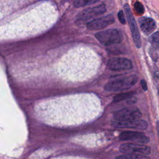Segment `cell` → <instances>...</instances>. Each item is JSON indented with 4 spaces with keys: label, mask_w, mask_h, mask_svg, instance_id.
<instances>
[{
    "label": "cell",
    "mask_w": 159,
    "mask_h": 159,
    "mask_svg": "<svg viewBox=\"0 0 159 159\" xmlns=\"http://www.w3.org/2000/svg\"><path fill=\"white\" fill-rule=\"evenodd\" d=\"M101 110L99 98L90 93L52 98L35 107L37 115L42 120L58 125L85 123L98 117Z\"/></svg>",
    "instance_id": "1"
},
{
    "label": "cell",
    "mask_w": 159,
    "mask_h": 159,
    "mask_svg": "<svg viewBox=\"0 0 159 159\" xmlns=\"http://www.w3.org/2000/svg\"><path fill=\"white\" fill-rule=\"evenodd\" d=\"M54 4L44 2L27 11L2 25L1 37L12 39L45 30L55 22L57 12Z\"/></svg>",
    "instance_id": "2"
},
{
    "label": "cell",
    "mask_w": 159,
    "mask_h": 159,
    "mask_svg": "<svg viewBox=\"0 0 159 159\" xmlns=\"http://www.w3.org/2000/svg\"><path fill=\"white\" fill-rule=\"evenodd\" d=\"M98 54L87 47L71 49L59 61L58 71L66 80L81 81L95 75L100 67Z\"/></svg>",
    "instance_id": "3"
},
{
    "label": "cell",
    "mask_w": 159,
    "mask_h": 159,
    "mask_svg": "<svg viewBox=\"0 0 159 159\" xmlns=\"http://www.w3.org/2000/svg\"><path fill=\"white\" fill-rule=\"evenodd\" d=\"M137 81V77L131 75L119 77L109 81L104 86V89L109 92H118L132 88Z\"/></svg>",
    "instance_id": "4"
},
{
    "label": "cell",
    "mask_w": 159,
    "mask_h": 159,
    "mask_svg": "<svg viewBox=\"0 0 159 159\" xmlns=\"http://www.w3.org/2000/svg\"><path fill=\"white\" fill-rule=\"evenodd\" d=\"M98 40L104 46H109L119 43L121 41V35L120 32L114 29H107L95 34Z\"/></svg>",
    "instance_id": "5"
},
{
    "label": "cell",
    "mask_w": 159,
    "mask_h": 159,
    "mask_svg": "<svg viewBox=\"0 0 159 159\" xmlns=\"http://www.w3.org/2000/svg\"><path fill=\"white\" fill-rule=\"evenodd\" d=\"M114 120L124 121L138 119L142 116L140 110L135 107H128L121 109L114 113Z\"/></svg>",
    "instance_id": "6"
},
{
    "label": "cell",
    "mask_w": 159,
    "mask_h": 159,
    "mask_svg": "<svg viewBox=\"0 0 159 159\" xmlns=\"http://www.w3.org/2000/svg\"><path fill=\"white\" fill-rule=\"evenodd\" d=\"M120 151L125 154L147 155L150 153V148L140 143H125L120 145Z\"/></svg>",
    "instance_id": "7"
},
{
    "label": "cell",
    "mask_w": 159,
    "mask_h": 159,
    "mask_svg": "<svg viewBox=\"0 0 159 159\" xmlns=\"http://www.w3.org/2000/svg\"><path fill=\"white\" fill-rule=\"evenodd\" d=\"M124 8L129 24L134 42L137 48H140L141 47L140 35L135 18L132 13V11L128 4H125L124 6Z\"/></svg>",
    "instance_id": "8"
},
{
    "label": "cell",
    "mask_w": 159,
    "mask_h": 159,
    "mask_svg": "<svg viewBox=\"0 0 159 159\" xmlns=\"http://www.w3.org/2000/svg\"><path fill=\"white\" fill-rule=\"evenodd\" d=\"M112 125L116 128H126L137 130H145L147 129V122L142 119H133L124 121L114 120L112 121Z\"/></svg>",
    "instance_id": "9"
},
{
    "label": "cell",
    "mask_w": 159,
    "mask_h": 159,
    "mask_svg": "<svg viewBox=\"0 0 159 159\" xmlns=\"http://www.w3.org/2000/svg\"><path fill=\"white\" fill-rule=\"evenodd\" d=\"M106 11V6L103 4L88 8L78 14L77 20L79 22H84L91 20L93 17L104 13Z\"/></svg>",
    "instance_id": "10"
},
{
    "label": "cell",
    "mask_w": 159,
    "mask_h": 159,
    "mask_svg": "<svg viewBox=\"0 0 159 159\" xmlns=\"http://www.w3.org/2000/svg\"><path fill=\"white\" fill-rule=\"evenodd\" d=\"M114 22V18L112 14H107L88 22L86 24V27L90 30H101L112 24Z\"/></svg>",
    "instance_id": "11"
},
{
    "label": "cell",
    "mask_w": 159,
    "mask_h": 159,
    "mask_svg": "<svg viewBox=\"0 0 159 159\" xmlns=\"http://www.w3.org/2000/svg\"><path fill=\"white\" fill-rule=\"evenodd\" d=\"M107 67L112 71L126 70L132 68V63L126 58L114 57L109 60Z\"/></svg>",
    "instance_id": "12"
},
{
    "label": "cell",
    "mask_w": 159,
    "mask_h": 159,
    "mask_svg": "<svg viewBox=\"0 0 159 159\" xmlns=\"http://www.w3.org/2000/svg\"><path fill=\"white\" fill-rule=\"evenodd\" d=\"M119 139L124 141H133L139 143H146L149 142V138L144 134L135 131H124L119 135Z\"/></svg>",
    "instance_id": "13"
},
{
    "label": "cell",
    "mask_w": 159,
    "mask_h": 159,
    "mask_svg": "<svg viewBox=\"0 0 159 159\" xmlns=\"http://www.w3.org/2000/svg\"><path fill=\"white\" fill-rule=\"evenodd\" d=\"M139 23L142 32L146 35L151 34L156 28L155 22L152 18L141 17L139 19Z\"/></svg>",
    "instance_id": "14"
},
{
    "label": "cell",
    "mask_w": 159,
    "mask_h": 159,
    "mask_svg": "<svg viewBox=\"0 0 159 159\" xmlns=\"http://www.w3.org/2000/svg\"><path fill=\"white\" fill-rule=\"evenodd\" d=\"M116 159H150L148 157L141 155H134V154H125L123 155L117 156Z\"/></svg>",
    "instance_id": "15"
},
{
    "label": "cell",
    "mask_w": 159,
    "mask_h": 159,
    "mask_svg": "<svg viewBox=\"0 0 159 159\" xmlns=\"http://www.w3.org/2000/svg\"><path fill=\"white\" fill-rule=\"evenodd\" d=\"M135 94L134 92H127V93H121V94H119L118 95H116L114 98V99H113V101L115 102H120L121 101H123V100H125L126 99H128V98H130V97L132 96V95Z\"/></svg>",
    "instance_id": "16"
},
{
    "label": "cell",
    "mask_w": 159,
    "mask_h": 159,
    "mask_svg": "<svg viewBox=\"0 0 159 159\" xmlns=\"http://www.w3.org/2000/svg\"><path fill=\"white\" fill-rule=\"evenodd\" d=\"M98 2V0H77V1H75L73 2V4L75 7H81L86 5L94 4Z\"/></svg>",
    "instance_id": "17"
},
{
    "label": "cell",
    "mask_w": 159,
    "mask_h": 159,
    "mask_svg": "<svg viewBox=\"0 0 159 159\" xmlns=\"http://www.w3.org/2000/svg\"><path fill=\"white\" fill-rule=\"evenodd\" d=\"M134 7L135 12L138 14H143L144 13L145 9H144V7H143V4L141 2H138V1L135 2V4H134Z\"/></svg>",
    "instance_id": "18"
},
{
    "label": "cell",
    "mask_w": 159,
    "mask_h": 159,
    "mask_svg": "<svg viewBox=\"0 0 159 159\" xmlns=\"http://www.w3.org/2000/svg\"><path fill=\"white\" fill-rule=\"evenodd\" d=\"M150 41L154 43L159 44V32L153 34L149 38Z\"/></svg>",
    "instance_id": "19"
},
{
    "label": "cell",
    "mask_w": 159,
    "mask_h": 159,
    "mask_svg": "<svg viewBox=\"0 0 159 159\" xmlns=\"http://www.w3.org/2000/svg\"><path fill=\"white\" fill-rule=\"evenodd\" d=\"M118 18H119V21L120 22L121 24H126V20L125 19L124 13L122 10L119 11V12H118Z\"/></svg>",
    "instance_id": "20"
},
{
    "label": "cell",
    "mask_w": 159,
    "mask_h": 159,
    "mask_svg": "<svg viewBox=\"0 0 159 159\" xmlns=\"http://www.w3.org/2000/svg\"><path fill=\"white\" fill-rule=\"evenodd\" d=\"M140 83H141V86H142L143 89L144 91H147L148 89V87H147V84L146 81L144 80H141Z\"/></svg>",
    "instance_id": "21"
},
{
    "label": "cell",
    "mask_w": 159,
    "mask_h": 159,
    "mask_svg": "<svg viewBox=\"0 0 159 159\" xmlns=\"http://www.w3.org/2000/svg\"><path fill=\"white\" fill-rule=\"evenodd\" d=\"M157 133H158V137H159V120H158L157 122Z\"/></svg>",
    "instance_id": "22"
}]
</instances>
